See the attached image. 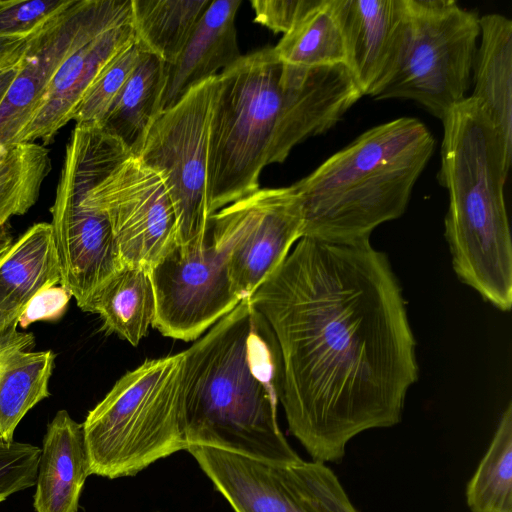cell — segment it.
Returning <instances> with one entry per match:
<instances>
[{
	"mask_svg": "<svg viewBox=\"0 0 512 512\" xmlns=\"http://www.w3.org/2000/svg\"><path fill=\"white\" fill-rule=\"evenodd\" d=\"M249 298L278 343L280 403L312 461L340 462L356 435L401 421L416 342L399 282L370 239L304 236Z\"/></svg>",
	"mask_w": 512,
	"mask_h": 512,
	"instance_id": "6da1fadb",
	"label": "cell"
},
{
	"mask_svg": "<svg viewBox=\"0 0 512 512\" xmlns=\"http://www.w3.org/2000/svg\"><path fill=\"white\" fill-rule=\"evenodd\" d=\"M364 96L345 64L300 67L273 47L242 55L216 77L206 199L211 218L254 193L263 168L329 131Z\"/></svg>",
	"mask_w": 512,
	"mask_h": 512,
	"instance_id": "7a4b0ae2",
	"label": "cell"
},
{
	"mask_svg": "<svg viewBox=\"0 0 512 512\" xmlns=\"http://www.w3.org/2000/svg\"><path fill=\"white\" fill-rule=\"evenodd\" d=\"M184 353L187 447H212L283 467L303 461L278 425L280 349L249 297Z\"/></svg>",
	"mask_w": 512,
	"mask_h": 512,
	"instance_id": "3957f363",
	"label": "cell"
},
{
	"mask_svg": "<svg viewBox=\"0 0 512 512\" xmlns=\"http://www.w3.org/2000/svg\"><path fill=\"white\" fill-rule=\"evenodd\" d=\"M445 237L457 277L502 311L512 305V242L504 197L511 166L500 136L469 96L442 119Z\"/></svg>",
	"mask_w": 512,
	"mask_h": 512,
	"instance_id": "277c9868",
	"label": "cell"
},
{
	"mask_svg": "<svg viewBox=\"0 0 512 512\" xmlns=\"http://www.w3.org/2000/svg\"><path fill=\"white\" fill-rule=\"evenodd\" d=\"M435 140L419 119L377 125L292 185L303 215V236L332 242L370 239L399 218L431 158Z\"/></svg>",
	"mask_w": 512,
	"mask_h": 512,
	"instance_id": "5b68a950",
	"label": "cell"
},
{
	"mask_svg": "<svg viewBox=\"0 0 512 512\" xmlns=\"http://www.w3.org/2000/svg\"><path fill=\"white\" fill-rule=\"evenodd\" d=\"M184 369V351L145 360L88 412L82 425L91 474L134 476L186 450Z\"/></svg>",
	"mask_w": 512,
	"mask_h": 512,
	"instance_id": "8992f818",
	"label": "cell"
},
{
	"mask_svg": "<svg viewBox=\"0 0 512 512\" xmlns=\"http://www.w3.org/2000/svg\"><path fill=\"white\" fill-rule=\"evenodd\" d=\"M394 61L371 97L409 99L442 119L466 98L480 36L479 16L454 0H404Z\"/></svg>",
	"mask_w": 512,
	"mask_h": 512,
	"instance_id": "52a82bcc",
	"label": "cell"
},
{
	"mask_svg": "<svg viewBox=\"0 0 512 512\" xmlns=\"http://www.w3.org/2000/svg\"><path fill=\"white\" fill-rule=\"evenodd\" d=\"M122 147L94 124H76L66 146L50 224L59 260V285L79 308L123 267L108 219L85 201L94 179Z\"/></svg>",
	"mask_w": 512,
	"mask_h": 512,
	"instance_id": "ba28073f",
	"label": "cell"
},
{
	"mask_svg": "<svg viewBox=\"0 0 512 512\" xmlns=\"http://www.w3.org/2000/svg\"><path fill=\"white\" fill-rule=\"evenodd\" d=\"M216 77L160 112L136 156L164 182L176 214L177 247L183 252L203 248L210 231L206 179Z\"/></svg>",
	"mask_w": 512,
	"mask_h": 512,
	"instance_id": "9c48e42d",
	"label": "cell"
},
{
	"mask_svg": "<svg viewBox=\"0 0 512 512\" xmlns=\"http://www.w3.org/2000/svg\"><path fill=\"white\" fill-rule=\"evenodd\" d=\"M85 201L108 219L123 266L150 270L177 246L176 214L163 180L125 147L94 179Z\"/></svg>",
	"mask_w": 512,
	"mask_h": 512,
	"instance_id": "30bf717a",
	"label": "cell"
},
{
	"mask_svg": "<svg viewBox=\"0 0 512 512\" xmlns=\"http://www.w3.org/2000/svg\"><path fill=\"white\" fill-rule=\"evenodd\" d=\"M210 234L225 251L236 292L250 297L303 236L299 198L292 186L260 188L217 211Z\"/></svg>",
	"mask_w": 512,
	"mask_h": 512,
	"instance_id": "8fae6325",
	"label": "cell"
},
{
	"mask_svg": "<svg viewBox=\"0 0 512 512\" xmlns=\"http://www.w3.org/2000/svg\"><path fill=\"white\" fill-rule=\"evenodd\" d=\"M131 0H71L26 43L0 104V145H11L67 57L98 33L131 20Z\"/></svg>",
	"mask_w": 512,
	"mask_h": 512,
	"instance_id": "7c38bea8",
	"label": "cell"
},
{
	"mask_svg": "<svg viewBox=\"0 0 512 512\" xmlns=\"http://www.w3.org/2000/svg\"><path fill=\"white\" fill-rule=\"evenodd\" d=\"M149 272L155 295L152 327L167 337L196 340L242 300L225 251L210 231L203 248L183 252L176 246Z\"/></svg>",
	"mask_w": 512,
	"mask_h": 512,
	"instance_id": "4fadbf2b",
	"label": "cell"
},
{
	"mask_svg": "<svg viewBox=\"0 0 512 512\" xmlns=\"http://www.w3.org/2000/svg\"><path fill=\"white\" fill-rule=\"evenodd\" d=\"M135 39L130 20L98 33L76 48L61 65L12 144L52 142L59 130L72 120L77 105L97 75Z\"/></svg>",
	"mask_w": 512,
	"mask_h": 512,
	"instance_id": "5bb4252c",
	"label": "cell"
},
{
	"mask_svg": "<svg viewBox=\"0 0 512 512\" xmlns=\"http://www.w3.org/2000/svg\"><path fill=\"white\" fill-rule=\"evenodd\" d=\"M186 450L234 512H327L297 489L281 466L207 446Z\"/></svg>",
	"mask_w": 512,
	"mask_h": 512,
	"instance_id": "9a60e30c",
	"label": "cell"
},
{
	"mask_svg": "<svg viewBox=\"0 0 512 512\" xmlns=\"http://www.w3.org/2000/svg\"><path fill=\"white\" fill-rule=\"evenodd\" d=\"M337 10L346 66L363 95H370L396 56L404 25V0H337Z\"/></svg>",
	"mask_w": 512,
	"mask_h": 512,
	"instance_id": "2e32d148",
	"label": "cell"
},
{
	"mask_svg": "<svg viewBox=\"0 0 512 512\" xmlns=\"http://www.w3.org/2000/svg\"><path fill=\"white\" fill-rule=\"evenodd\" d=\"M240 4V0H212L177 60L167 65L161 112L241 58L235 26Z\"/></svg>",
	"mask_w": 512,
	"mask_h": 512,
	"instance_id": "e0dca14e",
	"label": "cell"
},
{
	"mask_svg": "<svg viewBox=\"0 0 512 512\" xmlns=\"http://www.w3.org/2000/svg\"><path fill=\"white\" fill-rule=\"evenodd\" d=\"M83 425L59 410L47 426L38 466L36 512H77L90 475Z\"/></svg>",
	"mask_w": 512,
	"mask_h": 512,
	"instance_id": "ac0fdd59",
	"label": "cell"
},
{
	"mask_svg": "<svg viewBox=\"0 0 512 512\" xmlns=\"http://www.w3.org/2000/svg\"><path fill=\"white\" fill-rule=\"evenodd\" d=\"M59 283L51 224L36 223L0 255V334L18 326L21 313L35 294Z\"/></svg>",
	"mask_w": 512,
	"mask_h": 512,
	"instance_id": "d6986e66",
	"label": "cell"
},
{
	"mask_svg": "<svg viewBox=\"0 0 512 512\" xmlns=\"http://www.w3.org/2000/svg\"><path fill=\"white\" fill-rule=\"evenodd\" d=\"M34 344V335L17 326L0 334V440L12 441L26 413L50 396L55 354L32 351Z\"/></svg>",
	"mask_w": 512,
	"mask_h": 512,
	"instance_id": "ffe728a7",
	"label": "cell"
},
{
	"mask_svg": "<svg viewBox=\"0 0 512 512\" xmlns=\"http://www.w3.org/2000/svg\"><path fill=\"white\" fill-rule=\"evenodd\" d=\"M479 25L471 97L483 107L512 157V21L491 13L479 17Z\"/></svg>",
	"mask_w": 512,
	"mask_h": 512,
	"instance_id": "44dd1931",
	"label": "cell"
},
{
	"mask_svg": "<svg viewBox=\"0 0 512 512\" xmlns=\"http://www.w3.org/2000/svg\"><path fill=\"white\" fill-rule=\"evenodd\" d=\"M166 79L167 64L145 51L99 125L134 156L161 112Z\"/></svg>",
	"mask_w": 512,
	"mask_h": 512,
	"instance_id": "7402d4cb",
	"label": "cell"
},
{
	"mask_svg": "<svg viewBox=\"0 0 512 512\" xmlns=\"http://www.w3.org/2000/svg\"><path fill=\"white\" fill-rule=\"evenodd\" d=\"M98 314L104 327L131 345L147 335L155 316V295L147 269L124 265L80 308Z\"/></svg>",
	"mask_w": 512,
	"mask_h": 512,
	"instance_id": "603a6c76",
	"label": "cell"
},
{
	"mask_svg": "<svg viewBox=\"0 0 512 512\" xmlns=\"http://www.w3.org/2000/svg\"><path fill=\"white\" fill-rule=\"evenodd\" d=\"M212 0H131L136 41L167 65L173 64Z\"/></svg>",
	"mask_w": 512,
	"mask_h": 512,
	"instance_id": "cb8c5ba5",
	"label": "cell"
},
{
	"mask_svg": "<svg viewBox=\"0 0 512 512\" xmlns=\"http://www.w3.org/2000/svg\"><path fill=\"white\" fill-rule=\"evenodd\" d=\"M273 48L282 62L294 66L346 65V46L337 0H320Z\"/></svg>",
	"mask_w": 512,
	"mask_h": 512,
	"instance_id": "d4e9b609",
	"label": "cell"
},
{
	"mask_svg": "<svg viewBox=\"0 0 512 512\" xmlns=\"http://www.w3.org/2000/svg\"><path fill=\"white\" fill-rule=\"evenodd\" d=\"M472 512H512V405L502 414L493 439L466 487Z\"/></svg>",
	"mask_w": 512,
	"mask_h": 512,
	"instance_id": "484cf974",
	"label": "cell"
},
{
	"mask_svg": "<svg viewBox=\"0 0 512 512\" xmlns=\"http://www.w3.org/2000/svg\"><path fill=\"white\" fill-rule=\"evenodd\" d=\"M49 170V153L43 145H0V224L28 212Z\"/></svg>",
	"mask_w": 512,
	"mask_h": 512,
	"instance_id": "4316f807",
	"label": "cell"
},
{
	"mask_svg": "<svg viewBox=\"0 0 512 512\" xmlns=\"http://www.w3.org/2000/svg\"><path fill=\"white\" fill-rule=\"evenodd\" d=\"M145 50L136 39L117 53L97 75L76 107V124L100 125Z\"/></svg>",
	"mask_w": 512,
	"mask_h": 512,
	"instance_id": "83f0119b",
	"label": "cell"
},
{
	"mask_svg": "<svg viewBox=\"0 0 512 512\" xmlns=\"http://www.w3.org/2000/svg\"><path fill=\"white\" fill-rule=\"evenodd\" d=\"M289 481L327 512H358L333 471L323 463L302 461L282 467Z\"/></svg>",
	"mask_w": 512,
	"mask_h": 512,
	"instance_id": "f1b7e54d",
	"label": "cell"
},
{
	"mask_svg": "<svg viewBox=\"0 0 512 512\" xmlns=\"http://www.w3.org/2000/svg\"><path fill=\"white\" fill-rule=\"evenodd\" d=\"M71 0H0V38L30 37Z\"/></svg>",
	"mask_w": 512,
	"mask_h": 512,
	"instance_id": "f546056e",
	"label": "cell"
},
{
	"mask_svg": "<svg viewBox=\"0 0 512 512\" xmlns=\"http://www.w3.org/2000/svg\"><path fill=\"white\" fill-rule=\"evenodd\" d=\"M40 455L37 446L0 440V503L36 484Z\"/></svg>",
	"mask_w": 512,
	"mask_h": 512,
	"instance_id": "4dcf8cb0",
	"label": "cell"
},
{
	"mask_svg": "<svg viewBox=\"0 0 512 512\" xmlns=\"http://www.w3.org/2000/svg\"><path fill=\"white\" fill-rule=\"evenodd\" d=\"M320 0H253L255 21L274 33L287 34Z\"/></svg>",
	"mask_w": 512,
	"mask_h": 512,
	"instance_id": "1f68e13d",
	"label": "cell"
},
{
	"mask_svg": "<svg viewBox=\"0 0 512 512\" xmlns=\"http://www.w3.org/2000/svg\"><path fill=\"white\" fill-rule=\"evenodd\" d=\"M71 298L61 285L39 291L28 302L18 319V325L27 328L37 321H55L63 316Z\"/></svg>",
	"mask_w": 512,
	"mask_h": 512,
	"instance_id": "d6a6232c",
	"label": "cell"
},
{
	"mask_svg": "<svg viewBox=\"0 0 512 512\" xmlns=\"http://www.w3.org/2000/svg\"><path fill=\"white\" fill-rule=\"evenodd\" d=\"M29 37L0 38V70L19 63Z\"/></svg>",
	"mask_w": 512,
	"mask_h": 512,
	"instance_id": "836d02e7",
	"label": "cell"
},
{
	"mask_svg": "<svg viewBox=\"0 0 512 512\" xmlns=\"http://www.w3.org/2000/svg\"><path fill=\"white\" fill-rule=\"evenodd\" d=\"M18 66L19 63L15 66L0 70V104L17 74Z\"/></svg>",
	"mask_w": 512,
	"mask_h": 512,
	"instance_id": "e575fe53",
	"label": "cell"
},
{
	"mask_svg": "<svg viewBox=\"0 0 512 512\" xmlns=\"http://www.w3.org/2000/svg\"><path fill=\"white\" fill-rule=\"evenodd\" d=\"M9 223L0 224V254L13 244Z\"/></svg>",
	"mask_w": 512,
	"mask_h": 512,
	"instance_id": "d590c367",
	"label": "cell"
},
{
	"mask_svg": "<svg viewBox=\"0 0 512 512\" xmlns=\"http://www.w3.org/2000/svg\"><path fill=\"white\" fill-rule=\"evenodd\" d=\"M5 251H6V250H5ZM5 251H4V252H5ZM4 252H2V253H4ZM2 253H1V254H2ZM1 254H0V255H1Z\"/></svg>",
	"mask_w": 512,
	"mask_h": 512,
	"instance_id": "8d00e7d4",
	"label": "cell"
}]
</instances>
